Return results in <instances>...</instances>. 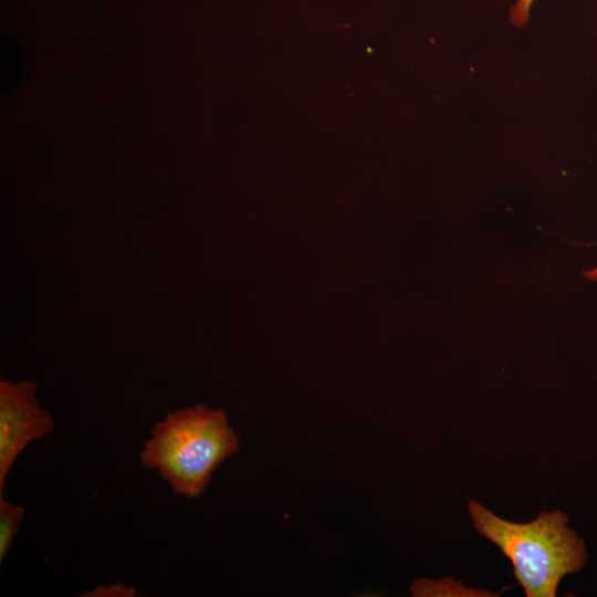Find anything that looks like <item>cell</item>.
I'll use <instances>...</instances> for the list:
<instances>
[{
    "mask_svg": "<svg viewBox=\"0 0 597 597\" xmlns=\"http://www.w3.org/2000/svg\"><path fill=\"white\" fill-rule=\"evenodd\" d=\"M239 447L240 438L226 411L197 405L157 421L139 452V462L146 470L156 471L175 495L195 499Z\"/></svg>",
    "mask_w": 597,
    "mask_h": 597,
    "instance_id": "1",
    "label": "cell"
},
{
    "mask_svg": "<svg viewBox=\"0 0 597 597\" xmlns=\"http://www.w3.org/2000/svg\"><path fill=\"white\" fill-rule=\"evenodd\" d=\"M472 524L511 561L526 597H554L561 579L579 572L587 559L584 540L567 526L561 511L541 512L527 523L503 520L471 500Z\"/></svg>",
    "mask_w": 597,
    "mask_h": 597,
    "instance_id": "2",
    "label": "cell"
},
{
    "mask_svg": "<svg viewBox=\"0 0 597 597\" xmlns=\"http://www.w3.org/2000/svg\"><path fill=\"white\" fill-rule=\"evenodd\" d=\"M36 388L38 384L32 379L0 380V492L24 449L54 429V419L41 407Z\"/></svg>",
    "mask_w": 597,
    "mask_h": 597,
    "instance_id": "3",
    "label": "cell"
},
{
    "mask_svg": "<svg viewBox=\"0 0 597 597\" xmlns=\"http://www.w3.org/2000/svg\"><path fill=\"white\" fill-rule=\"evenodd\" d=\"M25 510L22 505L9 502L0 492V563L7 557L20 530Z\"/></svg>",
    "mask_w": 597,
    "mask_h": 597,
    "instance_id": "4",
    "label": "cell"
},
{
    "mask_svg": "<svg viewBox=\"0 0 597 597\" xmlns=\"http://www.w3.org/2000/svg\"><path fill=\"white\" fill-rule=\"evenodd\" d=\"M137 595V590L134 586L127 585L123 582H116L109 585L101 584L95 586L90 591H83L77 596L83 597H134Z\"/></svg>",
    "mask_w": 597,
    "mask_h": 597,
    "instance_id": "5",
    "label": "cell"
},
{
    "mask_svg": "<svg viewBox=\"0 0 597 597\" xmlns=\"http://www.w3.org/2000/svg\"><path fill=\"white\" fill-rule=\"evenodd\" d=\"M533 2L534 0H515L510 11V20L513 25L522 28L527 24Z\"/></svg>",
    "mask_w": 597,
    "mask_h": 597,
    "instance_id": "6",
    "label": "cell"
},
{
    "mask_svg": "<svg viewBox=\"0 0 597 597\" xmlns=\"http://www.w3.org/2000/svg\"><path fill=\"white\" fill-rule=\"evenodd\" d=\"M584 276L590 281H597V266L584 272Z\"/></svg>",
    "mask_w": 597,
    "mask_h": 597,
    "instance_id": "7",
    "label": "cell"
}]
</instances>
